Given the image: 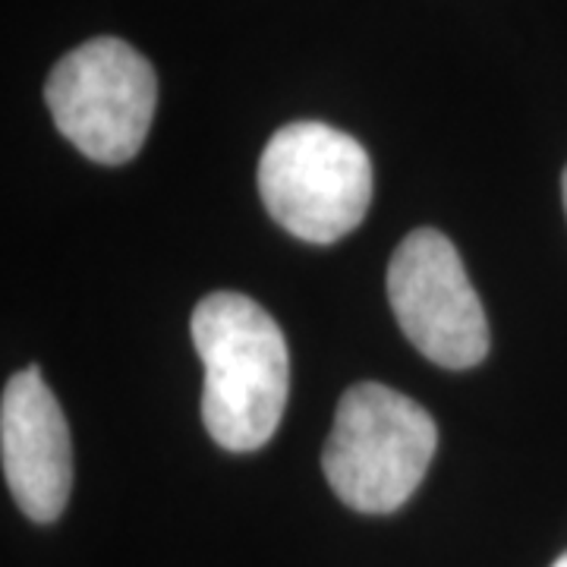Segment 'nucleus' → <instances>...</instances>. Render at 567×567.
<instances>
[{
	"label": "nucleus",
	"mask_w": 567,
	"mask_h": 567,
	"mask_svg": "<svg viewBox=\"0 0 567 567\" xmlns=\"http://www.w3.org/2000/svg\"><path fill=\"white\" fill-rule=\"evenodd\" d=\"M54 126L99 164L136 158L158 104L152 63L121 39H92L73 48L44 82Z\"/></svg>",
	"instance_id": "nucleus-4"
},
{
	"label": "nucleus",
	"mask_w": 567,
	"mask_h": 567,
	"mask_svg": "<svg viewBox=\"0 0 567 567\" xmlns=\"http://www.w3.org/2000/svg\"><path fill=\"white\" fill-rule=\"evenodd\" d=\"M0 461L22 514L35 524H54L73 488V447L61 404L39 365L10 375L3 385Z\"/></svg>",
	"instance_id": "nucleus-6"
},
{
	"label": "nucleus",
	"mask_w": 567,
	"mask_h": 567,
	"mask_svg": "<svg viewBox=\"0 0 567 567\" xmlns=\"http://www.w3.org/2000/svg\"><path fill=\"white\" fill-rule=\"evenodd\" d=\"M561 189H565V212H567V167H565V177H561Z\"/></svg>",
	"instance_id": "nucleus-7"
},
{
	"label": "nucleus",
	"mask_w": 567,
	"mask_h": 567,
	"mask_svg": "<svg viewBox=\"0 0 567 567\" xmlns=\"http://www.w3.org/2000/svg\"><path fill=\"white\" fill-rule=\"evenodd\" d=\"M268 215L297 240L338 244L357 230L372 203V162L344 130L319 121L281 126L259 158Z\"/></svg>",
	"instance_id": "nucleus-3"
},
{
	"label": "nucleus",
	"mask_w": 567,
	"mask_h": 567,
	"mask_svg": "<svg viewBox=\"0 0 567 567\" xmlns=\"http://www.w3.org/2000/svg\"><path fill=\"white\" fill-rule=\"evenodd\" d=\"M439 447L429 410L379 382L347 388L322 451L334 495L363 514H391L410 502Z\"/></svg>",
	"instance_id": "nucleus-2"
},
{
	"label": "nucleus",
	"mask_w": 567,
	"mask_h": 567,
	"mask_svg": "<svg viewBox=\"0 0 567 567\" xmlns=\"http://www.w3.org/2000/svg\"><path fill=\"white\" fill-rule=\"evenodd\" d=\"M388 300L406 341L445 369H473L488 353V319L454 244L420 227L394 249Z\"/></svg>",
	"instance_id": "nucleus-5"
},
{
	"label": "nucleus",
	"mask_w": 567,
	"mask_h": 567,
	"mask_svg": "<svg viewBox=\"0 0 567 567\" xmlns=\"http://www.w3.org/2000/svg\"><path fill=\"white\" fill-rule=\"evenodd\" d=\"M205 365L203 423L224 451H259L278 432L290 391V353L278 322L256 300L218 290L193 312Z\"/></svg>",
	"instance_id": "nucleus-1"
},
{
	"label": "nucleus",
	"mask_w": 567,
	"mask_h": 567,
	"mask_svg": "<svg viewBox=\"0 0 567 567\" xmlns=\"http://www.w3.org/2000/svg\"><path fill=\"white\" fill-rule=\"evenodd\" d=\"M551 567H567V551H565V555H561V558H558V561H555V565H551Z\"/></svg>",
	"instance_id": "nucleus-8"
}]
</instances>
